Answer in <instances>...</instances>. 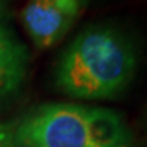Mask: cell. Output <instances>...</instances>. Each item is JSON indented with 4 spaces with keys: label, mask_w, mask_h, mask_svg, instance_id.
Here are the masks:
<instances>
[{
    "label": "cell",
    "mask_w": 147,
    "mask_h": 147,
    "mask_svg": "<svg viewBox=\"0 0 147 147\" xmlns=\"http://www.w3.org/2000/svg\"><path fill=\"white\" fill-rule=\"evenodd\" d=\"M0 5H2V0H0Z\"/></svg>",
    "instance_id": "cell-6"
},
{
    "label": "cell",
    "mask_w": 147,
    "mask_h": 147,
    "mask_svg": "<svg viewBox=\"0 0 147 147\" xmlns=\"http://www.w3.org/2000/svg\"><path fill=\"white\" fill-rule=\"evenodd\" d=\"M0 147H17L15 132L3 123H0Z\"/></svg>",
    "instance_id": "cell-5"
},
{
    "label": "cell",
    "mask_w": 147,
    "mask_h": 147,
    "mask_svg": "<svg viewBox=\"0 0 147 147\" xmlns=\"http://www.w3.org/2000/svg\"><path fill=\"white\" fill-rule=\"evenodd\" d=\"M23 147H134V135L117 111L74 102L33 110L15 132Z\"/></svg>",
    "instance_id": "cell-2"
},
{
    "label": "cell",
    "mask_w": 147,
    "mask_h": 147,
    "mask_svg": "<svg viewBox=\"0 0 147 147\" xmlns=\"http://www.w3.org/2000/svg\"><path fill=\"white\" fill-rule=\"evenodd\" d=\"M29 54L26 45L8 26L0 23V98L14 93L27 74Z\"/></svg>",
    "instance_id": "cell-4"
},
{
    "label": "cell",
    "mask_w": 147,
    "mask_h": 147,
    "mask_svg": "<svg viewBox=\"0 0 147 147\" xmlns=\"http://www.w3.org/2000/svg\"><path fill=\"white\" fill-rule=\"evenodd\" d=\"M137 63L134 44L123 32L92 26L80 32L60 56L56 86L69 98L105 101L128 87Z\"/></svg>",
    "instance_id": "cell-1"
},
{
    "label": "cell",
    "mask_w": 147,
    "mask_h": 147,
    "mask_svg": "<svg viewBox=\"0 0 147 147\" xmlns=\"http://www.w3.org/2000/svg\"><path fill=\"white\" fill-rule=\"evenodd\" d=\"M80 9V0H29L23 9V24L38 48H50L65 38Z\"/></svg>",
    "instance_id": "cell-3"
}]
</instances>
